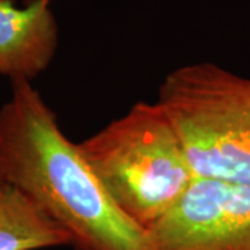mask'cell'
Here are the masks:
<instances>
[{
  "mask_svg": "<svg viewBox=\"0 0 250 250\" xmlns=\"http://www.w3.org/2000/svg\"><path fill=\"white\" fill-rule=\"evenodd\" d=\"M78 147L117 207L146 231L197 178L157 100L135 103Z\"/></svg>",
  "mask_w": 250,
  "mask_h": 250,
  "instance_id": "7a4b0ae2",
  "label": "cell"
},
{
  "mask_svg": "<svg viewBox=\"0 0 250 250\" xmlns=\"http://www.w3.org/2000/svg\"><path fill=\"white\" fill-rule=\"evenodd\" d=\"M147 239L149 250H250V187L196 178Z\"/></svg>",
  "mask_w": 250,
  "mask_h": 250,
  "instance_id": "277c9868",
  "label": "cell"
},
{
  "mask_svg": "<svg viewBox=\"0 0 250 250\" xmlns=\"http://www.w3.org/2000/svg\"><path fill=\"white\" fill-rule=\"evenodd\" d=\"M0 177L65 229L77 250H149L147 231L117 207L29 81L11 82L0 107Z\"/></svg>",
  "mask_w": 250,
  "mask_h": 250,
  "instance_id": "6da1fadb",
  "label": "cell"
},
{
  "mask_svg": "<svg viewBox=\"0 0 250 250\" xmlns=\"http://www.w3.org/2000/svg\"><path fill=\"white\" fill-rule=\"evenodd\" d=\"M72 246L71 236L0 177V250Z\"/></svg>",
  "mask_w": 250,
  "mask_h": 250,
  "instance_id": "8992f818",
  "label": "cell"
},
{
  "mask_svg": "<svg viewBox=\"0 0 250 250\" xmlns=\"http://www.w3.org/2000/svg\"><path fill=\"white\" fill-rule=\"evenodd\" d=\"M197 178L250 187V78L214 62L175 68L159 88Z\"/></svg>",
  "mask_w": 250,
  "mask_h": 250,
  "instance_id": "3957f363",
  "label": "cell"
},
{
  "mask_svg": "<svg viewBox=\"0 0 250 250\" xmlns=\"http://www.w3.org/2000/svg\"><path fill=\"white\" fill-rule=\"evenodd\" d=\"M50 3L0 0V75L11 82H31L53 62L59 25Z\"/></svg>",
  "mask_w": 250,
  "mask_h": 250,
  "instance_id": "5b68a950",
  "label": "cell"
}]
</instances>
